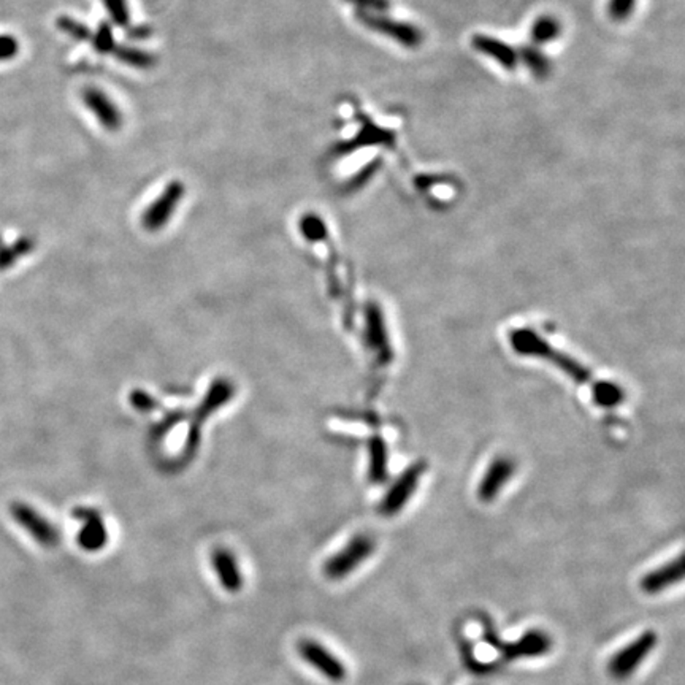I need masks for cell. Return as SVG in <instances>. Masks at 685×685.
Wrapping results in <instances>:
<instances>
[{
	"label": "cell",
	"instance_id": "17",
	"mask_svg": "<svg viewBox=\"0 0 685 685\" xmlns=\"http://www.w3.org/2000/svg\"><path fill=\"white\" fill-rule=\"evenodd\" d=\"M562 32V26L554 16H541L531 26V40L537 45H546L556 40Z\"/></svg>",
	"mask_w": 685,
	"mask_h": 685
},
{
	"label": "cell",
	"instance_id": "22",
	"mask_svg": "<svg viewBox=\"0 0 685 685\" xmlns=\"http://www.w3.org/2000/svg\"><path fill=\"white\" fill-rule=\"evenodd\" d=\"M351 5H356L360 12L383 14L390 10V0H344Z\"/></svg>",
	"mask_w": 685,
	"mask_h": 685
},
{
	"label": "cell",
	"instance_id": "12",
	"mask_svg": "<svg viewBox=\"0 0 685 685\" xmlns=\"http://www.w3.org/2000/svg\"><path fill=\"white\" fill-rule=\"evenodd\" d=\"M83 102L88 110L94 113L97 121L110 132L120 130L122 126V114L116 103L101 89L89 88L83 93Z\"/></svg>",
	"mask_w": 685,
	"mask_h": 685
},
{
	"label": "cell",
	"instance_id": "1",
	"mask_svg": "<svg viewBox=\"0 0 685 685\" xmlns=\"http://www.w3.org/2000/svg\"><path fill=\"white\" fill-rule=\"evenodd\" d=\"M377 551V541L369 535L352 538L342 551L336 552L323 565V573L330 581H342L365 564Z\"/></svg>",
	"mask_w": 685,
	"mask_h": 685
},
{
	"label": "cell",
	"instance_id": "3",
	"mask_svg": "<svg viewBox=\"0 0 685 685\" xmlns=\"http://www.w3.org/2000/svg\"><path fill=\"white\" fill-rule=\"evenodd\" d=\"M356 16L357 20L362 22V26L384 37H389L390 40L400 43L402 47L417 48L423 43V35L421 29H417L411 22L392 20L384 14L369 13L360 10H357Z\"/></svg>",
	"mask_w": 685,
	"mask_h": 685
},
{
	"label": "cell",
	"instance_id": "14",
	"mask_svg": "<svg viewBox=\"0 0 685 685\" xmlns=\"http://www.w3.org/2000/svg\"><path fill=\"white\" fill-rule=\"evenodd\" d=\"M182 194H184V188H182V182H170L165 191L162 192L161 197L147 211V215H145L147 226L148 227H159L167 221L170 215L173 213V209H176L178 202L182 200Z\"/></svg>",
	"mask_w": 685,
	"mask_h": 685
},
{
	"label": "cell",
	"instance_id": "7",
	"mask_svg": "<svg viewBox=\"0 0 685 685\" xmlns=\"http://www.w3.org/2000/svg\"><path fill=\"white\" fill-rule=\"evenodd\" d=\"M74 518L83 524L76 537L81 549L86 552L102 551L108 543V530L101 514L89 508H78L74 511Z\"/></svg>",
	"mask_w": 685,
	"mask_h": 685
},
{
	"label": "cell",
	"instance_id": "16",
	"mask_svg": "<svg viewBox=\"0 0 685 685\" xmlns=\"http://www.w3.org/2000/svg\"><path fill=\"white\" fill-rule=\"evenodd\" d=\"M113 54L122 64H126L129 67L141 68V70L153 67L156 62L153 54L147 53L138 48L126 47V45H116Z\"/></svg>",
	"mask_w": 685,
	"mask_h": 685
},
{
	"label": "cell",
	"instance_id": "5",
	"mask_svg": "<svg viewBox=\"0 0 685 685\" xmlns=\"http://www.w3.org/2000/svg\"><path fill=\"white\" fill-rule=\"evenodd\" d=\"M491 645L500 651L504 660L538 659L545 657L552 651V638L543 630H529L514 643H502L498 638H492Z\"/></svg>",
	"mask_w": 685,
	"mask_h": 685
},
{
	"label": "cell",
	"instance_id": "25",
	"mask_svg": "<svg viewBox=\"0 0 685 685\" xmlns=\"http://www.w3.org/2000/svg\"><path fill=\"white\" fill-rule=\"evenodd\" d=\"M151 32L153 31L148 26L135 27V29H130V39H134V40L140 39V40H143V39H148Z\"/></svg>",
	"mask_w": 685,
	"mask_h": 685
},
{
	"label": "cell",
	"instance_id": "24",
	"mask_svg": "<svg viewBox=\"0 0 685 685\" xmlns=\"http://www.w3.org/2000/svg\"><path fill=\"white\" fill-rule=\"evenodd\" d=\"M29 249V243L20 242L14 248L0 249V270L7 269L10 263H13L18 255L24 254Z\"/></svg>",
	"mask_w": 685,
	"mask_h": 685
},
{
	"label": "cell",
	"instance_id": "9",
	"mask_svg": "<svg viewBox=\"0 0 685 685\" xmlns=\"http://www.w3.org/2000/svg\"><path fill=\"white\" fill-rule=\"evenodd\" d=\"M379 145L394 147L396 145V134L389 129L379 128L371 121H365L360 130L351 140L342 141L340 145H336L335 155H351L357 149L379 147Z\"/></svg>",
	"mask_w": 685,
	"mask_h": 685
},
{
	"label": "cell",
	"instance_id": "13",
	"mask_svg": "<svg viewBox=\"0 0 685 685\" xmlns=\"http://www.w3.org/2000/svg\"><path fill=\"white\" fill-rule=\"evenodd\" d=\"M471 45L481 54L489 56L494 61H497L506 70H514L518 67L519 53L508 43L489 37V35L477 34L471 39Z\"/></svg>",
	"mask_w": 685,
	"mask_h": 685
},
{
	"label": "cell",
	"instance_id": "21",
	"mask_svg": "<svg viewBox=\"0 0 685 685\" xmlns=\"http://www.w3.org/2000/svg\"><path fill=\"white\" fill-rule=\"evenodd\" d=\"M91 41L94 43L95 49L102 54L113 53L114 47H116L113 31L108 22H102L99 29L95 31V34H93V40Z\"/></svg>",
	"mask_w": 685,
	"mask_h": 685
},
{
	"label": "cell",
	"instance_id": "4",
	"mask_svg": "<svg viewBox=\"0 0 685 685\" xmlns=\"http://www.w3.org/2000/svg\"><path fill=\"white\" fill-rule=\"evenodd\" d=\"M10 514L14 519V522L34 538L39 545L47 549H53L59 545L61 533L58 530V527L51 524L45 516H41L40 512L35 511L31 504L14 502L10 504Z\"/></svg>",
	"mask_w": 685,
	"mask_h": 685
},
{
	"label": "cell",
	"instance_id": "19",
	"mask_svg": "<svg viewBox=\"0 0 685 685\" xmlns=\"http://www.w3.org/2000/svg\"><path fill=\"white\" fill-rule=\"evenodd\" d=\"M58 26L61 31H64L66 34L70 35L74 40L78 41H91L93 40V32L89 31L88 27L85 26L83 22L75 21L74 18H68V16H62L58 21Z\"/></svg>",
	"mask_w": 685,
	"mask_h": 685
},
{
	"label": "cell",
	"instance_id": "8",
	"mask_svg": "<svg viewBox=\"0 0 685 685\" xmlns=\"http://www.w3.org/2000/svg\"><path fill=\"white\" fill-rule=\"evenodd\" d=\"M423 473V465H414L410 470L405 471L400 479L392 485V489L387 492L383 503L379 504V512L384 516H396L404 510L405 504L410 502L413 494L416 491Z\"/></svg>",
	"mask_w": 685,
	"mask_h": 685
},
{
	"label": "cell",
	"instance_id": "10",
	"mask_svg": "<svg viewBox=\"0 0 685 685\" xmlns=\"http://www.w3.org/2000/svg\"><path fill=\"white\" fill-rule=\"evenodd\" d=\"M684 579V557L679 556L672 562L652 570L639 581V589L647 595H657L679 584Z\"/></svg>",
	"mask_w": 685,
	"mask_h": 685
},
{
	"label": "cell",
	"instance_id": "11",
	"mask_svg": "<svg viewBox=\"0 0 685 685\" xmlns=\"http://www.w3.org/2000/svg\"><path fill=\"white\" fill-rule=\"evenodd\" d=\"M211 566L224 591L228 593H238L242 591L245 578L234 552L228 551L226 547H218L211 552Z\"/></svg>",
	"mask_w": 685,
	"mask_h": 685
},
{
	"label": "cell",
	"instance_id": "2",
	"mask_svg": "<svg viewBox=\"0 0 685 685\" xmlns=\"http://www.w3.org/2000/svg\"><path fill=\"white\" fill-rule=\"evenodd\" d=\"M659 645V635L654 630H645L638 638L633 639L630 645H625L620 651L612 655L608 663V672L618 681L632 678L638 672L639 666L645 663L654 649Z\"/></svg>",
	"mask_w": 685,
	"mask_h": 685
},
{
	"label": "cell",
	"instance_id": "20",
	"mask_svg": "<svg viewBox=\"0 0 685 685\" xmlns=\"http://www.w3.org/2000/svg\"><path fill=\"white\" fill-rule=\"evenodd\" d=\"M103 5L116 26H129L130 13H129L128 0H103Z\"/></svg>",
	"mask_w": 685,
	"mask_h": 685
},
{
	"label": "cell",
	"instance_id": "23",
	"mask_svg": "<svg viewBox=\"0 0 685 685\" xmlns=\"http://www.w3.org/2000/svg\"><path fill=\"white\" fill-rule=\"evenodd\" d=\"M636 0H611L609 2V14L612 20L624 21L632 14Z\"/></svg>",
	"mask_w": 685,
	"mask_h": 685
},
{
	"label": "cell",
	"instance_id": "18",
	"mask_svg": "<svg viewBox=\"0 0 685 685\" xmlns=\"http://www.w3.org/2000/svg\"><path fill=\"white\" fill-rule=\"evenodd\" d=\"M519 61L524 62L525 67L529 68L537 78H546L551 72L549 59L538 48H522L519 53Z\"/></svg>",
	"mask_w": 685,
	"mask_h": 685
},
{
	"label": "cell",
	"instance_id": "15",
	"mask_svg": "<svg viewBox=\"0 0 685 685\" xmlns=\"http://www.w3.org/2000/svg\"><path fill=\"white\" fill-rule=\"evenodd\" d=\"M514 467L508 460H497L485 473L483 481L477 487V497L484 503H489L494 498H497L498 492L503 489L504 484L512 476Z\"/></svg>",
	"mask_w": 685,
	"mask_h": 685
},
{
	"label": "cell",
	"instance_id": "6",
	"mask_svg": "<svg viewBox=\"0 0 685 685\" xmlns=\"http://www.w3.org/2000/svg\"><path fill=\"white\" fill-rule=\"evenodd\" d=\"M297 652L302 657L303 662L313 666L317 672L323 674L324 678L329 679L330 682L340 684L348 676V670H346V665L342 663V660L317 641H313V639L298 641Z\"/></svg>",
	"mask_w": 685,
	"mask_h": 685
}]
</instances>
